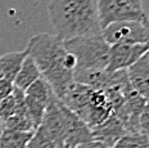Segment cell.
I'll use <instances>...</instances> for the list:
<instances>
[{"instance_id":"1","label":"cell","mask_w":149,"mask_h":148,"mask_svg":"<svg viewBox=\"0 0 149 148\" xmlns=\"http://www.w3.org/2000/svg\"><path fill=\"white\" fill-rule=\"evenodd\" d=\"M26 53L35 61L41 76L61 99L73 82L76 59L64 48V43L55 34H37L29 40Z\"/></svg>"},{"instance_id":"2","label":"cell","mask_w":149,"mask_h":148,"mask_svg":"<svg viewBox=\"0 0 149 148\" xmlns=\"http://www.w3.org/2000/svg\"><path fill=\"white\" fill-rule=\"evenodd\" d=\"M48 13L62 40L102 32L97 0H50Z\"/></svg>"},{"instance_id":"3","label":"cell","mask_w":149,"mask_h":148,"mask_svg":"<svg viewBox=\"0 0 149 148\" xmlns=\"http://www.w3.org/2000/svg\"><path fill=\"white\" fill-rule=\"evenodd\" d=\"M64 48L76 59L74 70H105L109 61V49L102 34L63 40Z\"/></svg>"},{"instance_id":"4","label":"cell","mask_w":149,"mask_h":148,"mask_svg":"<svg viewBox=\"0 0 149 148\" xmlns=\"http://www.w3.org/2000/svg\"><path fill=\"white\" fill-rule=\"evenodd\" d=\"M148 17V16H147ZM102 36L109 45L113 44H148V29L143 22L122 21L108 24L102 29Z\"/></svg>"},{"instance_id":"5","label":"cell","mask_w":149,"mask_h":148,"mask_svg":"<svg viewBox=\"0 0 149 148\" xmlns=\"http://www.w3.org/2000/svg\"><path fill=\"white\" fill-rule=\"evenodd\" d=\"M97 4L102 29L111 23L122 21L143 22L148 16L144 9L135 8L123 0H97Z\"/></svg>"},{"instance_id":"6","label":"cell","mask_w":149,"mask_h":148,"mask_svg":"<svg viewBox=\"0 0 149 148\" xmlns=\"http://www.w3.org/2000/svg\"><path fill=\"white\" fill-rule=\"evenodd\" d=\"M148 44H113L109 49V61L107 71L114 72L120 70H127L136 61L148 52Z\"/></svg>"},{"instance_id":"7","label":"cell","mask_w":149,"mask_h":148,"mask_svg":"<svg viewBox=\"0 0 149 148\" xmlns=\"http://www.w3.org/2000/svg\"><path fill=\"white\" fill-rule=\"evenodd\" d=\"M90 130L93 140L100 142L107 148H112L121 137L126 134V129L123 128L122 122L114 115H111L105 121L91 128Z\"/></svg>"},{"instance_id":"8","label":"cell","mask_w":149,"mask_h":148,"mask_svg":"<svg viewBox=\"0 0 149 148\" xmlns=\"http://www.w3.org/2000/svg\"><path fill=\"white\" fill-rule=\"evenodd\" d=\"M131 88L149 102V59L145 53L139 61L126 70Z\"/></svg>"},{"instance_id":"9","label":"cell","mask_w":149,"mask_h":148,"mask_svg":"<svg viewBox=\"0 0 149 148\" xmlns=\"http://www.w3.org/2000/svg\"><path fill=\"white\" fill-rule=\"evenodd\" d=\"M112 72L107 70H74L73 81L86 85L94 90H104L109 84Z\"/></svg>"},{"instance_id":"10","label":"cell","mask_w":149,"mask_h":148,"mask_svg":"<svg viewBox=\"0 0 149 148\" xmlns=\"http://www.w3.org/2000/svg\"><path fill=\"white\" fill-rule=\"evenodd\" d=\"M26 57V50L9 52L0 55V71L3 73V79H7L13 82Z\"/></svg>"},{"instance_id":"11","label":"cell","mask_w":149,"mask_h":148,"mask_svg":"<svg viewBox=\"0 0 149 148\" xmlns=\"http://www.w3.org/2000/svg\"><path fill=\"white\" fill-rule=\"evenodd\" d=\"M40 77H41V72H40L39 67L36 66L35 61H33L30 55H27V57L24 58L19 71H18L17 76H15L13 84L15 88L24 91L31 84H33V82Z\"/></svg>"},{"instance_id":"12","label":"cell","mask_w":149,"mask_h":148,"mask_svg":"<svg viewBox=\"0 0 149 148\" xmlns=\"http://www.w3.org/2000/svg\"><path fill=\"white\" fill-rule=\"evenodd\" d=\"M24 95L26 97H30L32 99H35L40 103H42L44 106H48L49 102L53 99L54 97V91L50 88V85L48 84V81L42 77L37 79L33 84H31L29 88L24 90Z\"/></svg>"},{"instance_id":"13","label":"cell","mask_w":149,"mask_h":148,"mask_svg":"<svg viewBox=\"0 0 149 148\" xmlns=\"http://www.w3.org/2000/svg\"><path fill=\"white\" fill-rule=\"evenodd\" d=\"M33 131H14L4 129L0 139V148H26Z\"/></svg>"},{"instance_id":"14","label":"cell","mask_w":149,"mask_h":148,"mask_svg":"<svg viewBox=\"0 0 149 148\" xmlns=\"http://www.w3.org/2000/svg\"><path fill=\"white\" fill-rule=\"evenodd\" d=\"M4 129L8 130H14V131H35V126H33L32 121L29 119L27 115H21V113H14L13 116H10L7 121L3 124Z\"/></svg>"},{"instance_id":"15","label":"cell","mask_w":149,"mask_h":148,"mask_svg":"<svg viewBox=\"0 0 149 148\" xmlns=\"http://www.w3.org/2000/svg\"><path fill=\"white\" fill-rule=\"evenodd\" d=\"M112 148H149V140L140 133H126Z\"/></svg>"},{"instance_id":"16","label":"cell","mask_w":149,"mask_h":148,"mask_svg":"<svg viewBox=\"0 0 149 148\" xmlns=\"http://www.w3.org/2000/svg\"><path fill=\"white\" fill-rule=\"evenodd\" d=\"M26 148H57V147H55L54 142L50 139V137L39 126L33 131Z\"/></svg>"},{"instance_id":"17","label":"cell","mask_w":149,"mask_h":148,"mask_svg":"<svg viewBox=\"0 0 149 148\" xmlns=\"http://www.w3.org/2000/svg\"><path fill=\"white\" fill-rule=\"evenodd\" d=\"M15 110H17V104H15L13 94L0 101V122L4 124L9 117L15 113Z\"/></svg>"},{"instance_id":"18","label":"cell","mask_w":149,"mask_h":148,"mask_svg":"<svg viewBox=\"0 0 149 148\" xmlns=\"http://www.w3.org/2000/svg\"><path fill=\"white\" fill-rule=\"evenodd\" d=\"M139 133L149 140V102H147L139 117Z\"/></svg>"},{"instance_id":"19","label":"cell","mask_w":149,"mask_h":148,"mask_svg":"<svg viewBox=\"0 0 149 148\" xmlns=\"http://www.w3.org/2000/svg\"><path fill=\"white\" fill-rule=\"evenodd\" d=\"M13 89H14V84L12 81H9L7 79L0 80V101L9 97L13 93Z\"/></svg>"},{"instance_id":"20","label":"cell","mask_w":149,"mask_h":148,"mask_svg":"<svg viewBox=\"0 0 149 148\" xmlns=\"http://www.w3.org/2000/svg\"><path fill=\"white\" fill-rule=\"evenodd\" d=\"M73 148H107L104 144H102L100 142H97V140H89V142H85V143H81L79 146L73 147Z\"/></svg>"},{"instance_id":"21","label":"cell","mask_w":149,"mask_h":148,"mask_svg":"<svg viewBox=\"0 0 149 148\" xmlns=\"http://www.w3.org/2000/svg\"><path fill=\"white\" fill-rule=\"evenodd\" d=\"M123 1H126V3H129V4L134 5L135 8L143 9V0H123Z\"/></svg>"},{"instance_id":"22","label":"cell","mask_w":149,"mask_h":148,"mask_svg":"<svg viewBox=\"0 0 149 148\" xmlns=\"http://www.w3.org/2000/svg\"><path fill=\"white\" fill-rule=\"evenodd\" d=\"M145 24H147V29H148V38H149V17L145 18ZM148 45H149V39H148ZM147 57H148V59H149V49H148V52H147Z\"/></svg>"},{"instance_id":"23","label":"cell","mask_w":149,"mask_h":148,"mask_svg":"<svg viewBox=\"0 0 149 148\" xmlns=\"http://www.w3.org/2000/svg\"><path fill=\"white\" fill-rule=\"evenodd\" d=\"M3 131H4V126H3V122H0V139H1Z\"/></svg>"},{"instance_id":"24","label":"cell","mask_w":149,"mask_h":148,"mask_svg":"<svg viewBox=\"0 0 149 148\" xmlns=\"http://www.w3.org/2000/svg\"><path fill=\"white\" fill-rule=\"evenodd\" d=\"M3 79V73H1V71H0V80Z\"/></svg>"}]
</instances>
